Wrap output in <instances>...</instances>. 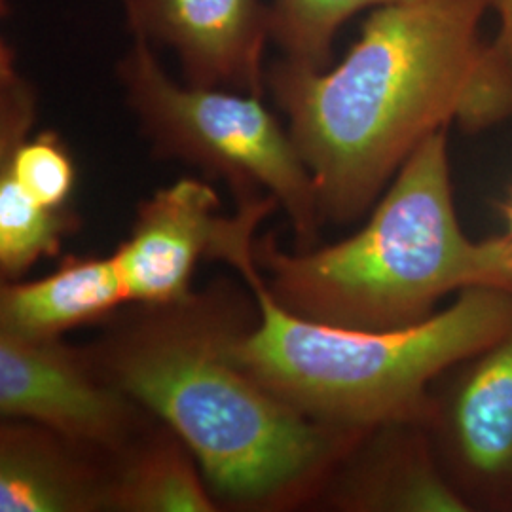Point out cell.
Listing matches in <instances>:
<instances>
[{
  "label": "cell",
  "instance_id": "1",
  "mask_svg": "<svg viewBox=\"0 0 512 512\" xmlns=\"http://www.w3.org/2000/svg\"><path fill=\"white\" fill-rule=\"evenodd\" d=\"M258 306L226 281L112 321L95 368L192 450L217 501L285 505L327 480L366 431L310 420L239 365Z\"/></svg>",
  "mask_w": 512,
  "mask_h": 512
},
{
  "label": "cell",
  "instance_id": "2",
  "mask_svg": "<svg viewBox=\"0 0 512 512\" xmlns=\"http://www.w3.org/2000/svg\"><path fill=\"white\" fill-rule=\"evenodd\" d=\"M490 0H418L376 8L330 69L274 63L266 90L315 184L321 220L365 215L421 143L467 124L490 46Z\"/></svg>",
  "mask_w": 512,
  "mask_h": 512
},
{
  "label": "cell",
  "instance_id": "3",
  "mask_svg": "<svg viewBox=\"0 0 512 512\" xmlns=\"http://www.w3.org/2000/svg\"><path fill=\"white\" fill-rule=\"evenodd\" d=\"M253 256L281 308L346 329L414 327L469 289L512 293L511 236L475 241L459 226L446 129L412 152L351 238L296 255L260 238Z\"/></svg>",
  "mask_w": 512,
  "mask_h": 512
},
{
  "label": "cell",
  "instance_id": "4",
  "mask_svg": "<svg viewBox=\"0 0 512 512\" xmlns=\"http://www.w3.org/2000/svg\"><path fill=\"white\" fill-rule=\"evenodd\" d=\"M230 266L258 306L234 355L255 380L310 420L374 431L429 418L433 384L494 344L512 325V293L469 289L420 325L359 330L315 323L268 293L253 251Z\"/></svg>",
  "mask_w": 512,
  "mask_h": 512
},
{
  "label": "cell",
  "instance_id": "5",
  "mask_svg": "<svg viewBox=\"0 0 512 512\" xmlns=\"http://www.w3.org/2000/svg\"><path fill=\"white\" fill-rule=\"evenodd\" d=\"M116 76L158 158L222 179L238 203L272 196L291 219L298 251L315 247L323 220L310 169L262 97L175 82L143 37H133Z\"/></svg>",
  "mask_w": 512,
  "mask_h": 512
},
{
  "label": "cell",
  "instance_id": "6",
  "mask_svg": "<svg viewBox=\"0 0 512 512\" xmlns=\"http://www.w3.org/2000/svg\"><path fill=\"white\" fill-rule=\"evenodd\" d=\"M0 412L114 459L147 433V410L95 368L88 351L0 334Z\"/></svg>",
  "mask_w": 512,
  "mask_h": 512
},
{
  "label": "cell",
  "instance_id": "7",
  "mask_svg": "<svg viewBox=\"0 0 512 512\" xmlns=\"http://www.w3.org/2000/svg\"><path fill=\"white\" fill-rule=\"evenodd\" d=\"M459 368L425 421L435 454L469 505L512 509V325Z\"/></svg>",
  "mask_w": 512,
  "mask_h": 512
},
{
  "label": "cell",
  "instance_id": "8",
  "mask_svg": "<svg viewBox=\"0 0 512 512\" xmlns=\"http://www.w3.org/2000/svg\"><path fill=\"white\" fill-rule=\"evenodd\" d=\"M133 37L171 48L186 84L262 97L272 12L262 0H124Z\"/></svg>",
  "mask_w": 512,
  "mask_h": 512
},
{
  "label": "cell",
  "instance_id": "9",
  "mask_svg": "<svg viewBox=\"0 0 512 512\" xmlns=\"http://www.w3.org/2000/svg\"><path fill=\"white\" fill-rule=\"evenodd\" d=\"M215 188L184 177L139 205L129 238L112 255L129 304L160 306L194 293L190 283L202 258L217 260L232 219L219 217Z\"/></svg>",
  "mask_w": 512,
  "mask_h": 512
},
{
  "label": "cell",
  "instance_id": "10",
  "mask_svg": "<svg viewBox=\"0 0 512 512\" xmlns=\"http://www.w3.org/2000/svg\"><path fill=\"white\" fill-rule=\"evenodd\" d=\"M330 503L346 511L465 512L467 499L444 473L421 423L370 431L340 465Z\"/></svg>",
  "mask_w": 512,
  "mask_h": 512
},
{
  "label": "cell",
  "instance_id": "11",
  "mask_svg": "<svg viewBox=\"0 0 512 512\" xmlns=\"http://www.w3.org/2000/svg\"><path fill=\"white\" fill-rule=\"evenodd\" d=\"M54 431L10 420L0 431V511H109L110 469Z\"/></svg>",
  "mask_w": 512,
  "mask_h": 512
},
{
  "label": "cell",
  "instance_id": "12",
  "mask_svg": "<svg viewBox=\"0 0 512 512\" xmlns=\"http://www.w3.org/2000/svg\"><path fill=\"white\" fill-rule=\"evenodd\" d=\"M129 304L114 258L67 256L35 281L4 279L0 334L23 340L61 338L67 330L112 319Z\"/></svg>",
  "mask_w": 512,
  "mask_h": 512
},
{
  "label": "cell",
  "instance_id": "13",
  "mask_svg": "<svg viewBox=\"0 0 512 512\" xmlns=\"http://www.w3.org/2000/svg\"><path fill=\"white\" fill-rule=\"evenodd\" d=\"M109 469V511H219L198 459L167 425L135 440Z\"/></svg>",
  "mask_w": 512,
  "mask_h": 512
},
{
  "label": "cell",
  "instance_id": "14",
  "mask_svg": "<svg viewBox=\"0 0 512 512\" xmlns=\"http://www.w3.org/2000/svg\"><path fill=\"white\" fill-rule=\"evenodd\" d=\"M76 228L67 209H48L27 198L16 184L0 179V272L19 279L40 258L59 253L63 238Z\"/></svg>",
  "mask_w": 512,
  "mask_h": 512
},
{
  "label": "cell",
  "instance_id": "15",
  "mask_svg": "<svg viewBox=\"0 0 512 512\" xmlns=\"http://www.w3.org/2000/svg\"><path fill=\"white\" fill-rule=\"evenodd\" d=\"M418 0H274L272 40L283 57L311 69H325L340 25L366 8H384Z\"/></svg>",
  "mask_w": 512,
  "mask_h": 512
},
{
  "label": "cell",
  "instance_id": "16",
  "mask_svg": "<svg viewBox=\"0 0 512 512\" xmlns=\"http://www.w3.org/2000/svg\"><path fill=\"white\" fill-rule=\"evenodd\" d=\"M499 16V35L490 46L499 65L512 74V0H490Z\"/></svg>",
  "mask_w": 512,
  "mask_h": 512
},
{
  "label": "cell",
  "instance_id": "17",
  "mask_svg": "<svg viewBox=\"0 0 512 512\" xmlns=\"http://www.w3.org/2000/svg\"><path fill=\"white\" fill-rule=\"evenodd\" d=\"M505 213H507V220H509V236L512 238V190H511V198H509V202H507V207H505Z\"/></svg>",
  "mask_w": 512,
  "mask_h": 512
}]
</instances>
